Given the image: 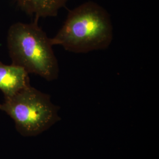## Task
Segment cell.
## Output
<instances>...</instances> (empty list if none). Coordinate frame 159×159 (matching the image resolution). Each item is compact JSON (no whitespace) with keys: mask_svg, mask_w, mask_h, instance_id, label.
<instances>
[{"mask_svg":"<svg viewBox=\"0 0 159 159\" xmlns=\"http://www.w3.org/2000/svg\"><path fill=\"white\" fill-rule=\"evenodd\" d=\"M113 39V26L109 13L96 2L87 1L69 11L50 41L52 46L84 54L108 48Z\"/></svg>","mask_w":159,"mask_h":159,"instance_id":"obj_1","label":"cell"},{"mask_svg":"<svg viewBox=\"0 0 159 159\" xmlns=\"http://www.w3.org/2000/svg\"><path fill=\"white\" fill-rule=\"evenodd\" d=\"M7 47L12 64L48 81L58 78L59 65L50 39L38 25V20L11 25L7 34Z\"/></svg>","mask_w":159,"mask_h":159,"instance_id":"obj_2","label":"cell"},{"mask_svg":"<svg viewBox=\"0 0 159 159\" xmlns=\"http://www.w3.org/2000/svg\"><path fill=\"white\" fill-rule=\"evenodd\" d=\"M0 111L13 120L24 137L37 136L60 120L59 107L50 96L29 85L0 103Z\"/></svg>","mask_w":159,"mask_h":159,"instance_id":"obj_3","label":"cell"},{"mask_svg":"<svg viewBox=\"0 0 159 159\" xmlns=\"http://www.w3.org/2000/svg\"><path fill=\"white\" fill-rule=\"evenodd\" d=\"M29 85V74L24 68L0 61V90L4 98L14 96Z\"/></svg>","mask_w":159,"mask_h":159,"instance_id":"obj_4","label":"cell"},{"mask_svg":"<svg viewBox=\"0 0 159 159\" xmlns=\"http://www.w3.org/2000/svg\"><path fill=\"white\" fill-rule=\"evenodd\" d=\"M69 0H17L23 11L34 16L35 20L40 18L56 17Z\"/></svg>","mask_w":159,"mask_h":159,"instance_id":"obj_5","label":"cell"}]
</instances>
